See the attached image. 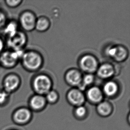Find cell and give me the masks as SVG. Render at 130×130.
<instances>
[{
    "label": "cell",
    "instance_id": "1",
    "mask_svg": "<svg viewBox=\"0 0 130 130\" xmlns=\"http://www.w3.org/2000/svg\"><path fill=\"white\" fill-rule=\"evenodd\" d=\"M25 52L24 49L4 50L0 54V66L6 69L14 68L21 60Z\"/></svg>",
    "mask_w": 130,
    "mask_h": 130
},
{
    "label": "cell",
    "instance_id": "2",
    "mask_svg": "<svg viewBox=\"0 0 130 130\" xmlns=\"http://www.w3.org/2000/svg\"><path fill=\"white\" fill-rule=\"evenodd\" d=\"M23 67L27 70L34 72L41 68L43 60L41 55L36 51H25L20 60Z\"/></svg>",
    "mask_w": 130,
    "mask_h": 130
},
{
    "label": "cell",
    "instance_id": "3",
    "mask_svg": "<svg viewBox=\"0 0 130 130\" xmlns=\"http://www.w3.org/2000/svg\"><path fill=\"white\" fill-rule=\"evenodd\" d=\"M52 83L50 78L44 74H40L34 78L32 87L37 94L44 95L51 91Z\"/></svg>",
    "mask_w": 130,
    "mask_h": 130
},
{
    "label": "cell",
    "instance_id": "4",
    "mask_svg": "<svg viewBox=\"0 0 130 130\" xmlns=\"http://www.w3.org/2000/svg\"><path fill=\"white\" fill-rule=\"evenodd\" d=\"M32 118V111L26 107H18L13 111L12 114V122L19 126L28 124L31 121Z\"/></svg>",
    "mask_w": 130,
    "mask_h": 130
},
{
    "label": "cell",
    "instance_id": "5",
    "mask_svg": "<svg viewBox=\"0 0 130 130\" xmlns=\"http://www.w3.org/2000/svg\"><path fill=\"white\" fill-rule=\"evenodd\" d=\"M27 42V37L25 32L19 30L14 35L7 38L5 45L11 50L24 49Z\"/></svg>",
    "mask_w": 130,
    "mask_h": 130
},
{
    "label": "cell",
    "instance_id": "6",
    "mask_svg": "<svg viewBox=\"0 0 130 130\" xmlns=\"http://www.w3.org/2000/svg\"><path fill=\"white\" fill-rule=\"evenodd\" d=\"M21 83V79L19 75L14 73H11L4 78L2 89L10 95L19 89Z\"/></svg>",
    "mask_w": 130,
    "mask_h": 130
},
{
    "label": "cell",
    "instance_id": "7",
    "mask_svg": "<svg viewBox=\"0 0 130 130\" xmlns=\"http://www.w3.org/2000/svg\"><path fill=\"white\" fill-rule=\"evenodd\" d=\"M37 19L33 12L26 10L20 15L18 22L23 30L26 32H30L35 29Z\"/></svg>",
    "mask_w": 130,
    "mask_h": 130
},
{
    "label": "cell",
    "instance_id": "8",
    "mask_svg": "<svg viewBox=\"0 0 130 130\" xmlns=\"http://www.w3.org/2000/svg\"><path fill=\"white\" fill-rule=\"evenodd\" d=\"M79 67L85 72L91 74L96 71L98 63L96 59L91 55H85L81 57L79 61Z\"/></svg>",
    "mask_w": 130,
    "mask_h": 130
},
{
    "label": "cell",
    "instance_id": "9",
    "mask_svg": "<svg viewBox=\"0 0 130 130\" xmlns=\"http://www.w3.org/2000/svg\"><path fill=\"white\" fill-rule=\"evenodd\" d=\"M106 54L116 61L122 62L127 58L128 53L124 47L118 45L107 47L106 50Z\"/></svg>",
    "mask_w": 130,
    "mask_h": 130
},
{
    "label": "cell",
    "instance_id": "10",
    "mask_svg": "<svg viewBox=\"0 0 130 130\" xmlns=\"http://www.w3.org/2000/svg\"><path fill=\"white\" fill-rule=\"evenodd\" d=\"M67 97L69 103L76 107L83 105L85 100L83 92L78 89L70 90L67 94Z\"/></svg>",
    "mask_w": 130,
    "mask_h": 130
},
{
    "label": "cell",
    "instance_id": "11",
    "mask_svg": "<svg viewBox=\"0 0 130 130\" xmlns=\"http://www.w3.org/2000/svg\"><path fill=\"white\" fill-rule=\"evenodd\" d=\"M46 103L47 101L44 95L36 94L31 97L29 99L28 108L32 111H41L45 107Z\"/></svg>",
    "mask_w": 130,
    "mask_h": 130
},
{
    "label": "cell",
    "instance_id": "12",
    "mask_svg": "<svg viewBox=\"0 0 130 130\" xmlns=\"http://www.w3.org/2000/svg\"><path fill=\"white\" fill-rule=\"evenodd\" d=\"M82 78L80 72L76 69H71L68 71L65 75L67 83L72 86H79L82 83Z\"/></svg>",
    "mask_w": 130,
    "mask_h": 130
},
{
    "label": "cell",
    "instance_id": "13",
    "mask_svg": "<svg viewBox=\"0 0 130 130\" xmlns=\"http://www.w3.org/2000/svg\"><path fill=\"white\" fill-rule=\"evenodd\" d=\"M86 96L88 100L91 103L98 104L102 102L104 94L100 88L97 87H92L88 90Z\"/></svg>",
    "mask_w": 130,
    "mask_h": 130
},
{
    "label": "cell",
    "instance_id": "14",
    "mask_svg": "<svg viewBox=\"0 0 130 130\" xmlns=\"http://www.w3.org/2000/svg\"><path fill=\"white\" fill-rule=\"evenodd\" d=\"M97 74L100 77L107 79L111 78L114 74L115 69L110 63H104L99 67L97 70Z\"/></svg>",
    "mask_w": 130,
    "mask_h": 130
},
{
    "label": "cell",
    "instance_id": "15",
    "mask_svg": "<svg viewBox=\"0 0 130 130\" xmlns=\"http://www.w3.org/2000/svg\"><path fill=\"white\" fill-rule=\"evenodd\" d=\"M19 25L18 21L14 20L8 21L4 28L2 29L3 34L6 38H8L14 35L19 31Z\"/></svg>",
    "mask_w": 130,
    "mask_h": 130
},
{
    "label": "cell",
    "instance_id": "16",
    "mask_svg": "<svg viewBox=\"0 0 130 130\" xmlns=\"http://www.w3.org/2000/svg\"><path fill=\"white\" fill-rule=\"evenodd\" d=\"M119 88L118 85L115 82L113 81H108L104 84L103 93L108 97H113L116 95L118 92Z\"/></svg>",
    "mask_w": 130,
    "mask_h": 130
},
{
    "label": "cell",
    "instance_id": "17",
    "mask_svg": "<svg viewBox=\"0 0 130 130\" xmlns=\"http://www.w3.org/2000/svg\"><path fill=\"white\" fill-rule=\"evenodd\" d=\"M96 109L99 114L103 117L109 116L112 112V107L107 101H102L98 104Z\"/></svg>",
    "mask_w": 130,
    "mask_h": 130
},
{
    "label": "cell",
    "instance_id": "18",
    "mask_svg": "<svg viewBox=\"0 0 130 130\" xmlns=\"http://www.w3.org/2000/svg\"><path fill=\"white\" fill-rule=\"evenodd\" d=\"M50 25L48 20L44 17H41L37 19L35 29L39 32H44L49 28Z\"/></svg>",
    "mask_w": 130,
    "mask_h": 130
},
{
    "label": "cell",
    "instance_id": "19",
    "mask_svg": "<svg viewBox=\"0 0 130 130\" xmlns=\"http://www.w3.org/2000/svg\"><path fill=\"white\" fill-rule=\"evenodd\" d=\"M94 80V77L92 74H88L82 78V81L80 85H79V90L85 89L86 87L90 85L93 83Z\"/></svg>",
    "mask_w": 130,
    "mask_h": 130
},
{
    "label": "cell",
    "instance_id": "20",
    "mask_svg": "<svg viewBox=\"0 0 130 130\" xmlns=\"http://www.w3.org/2000/svg\"><path fill=\"white\" fill-rule=\"evenodd\" d=\"M88 111L86 108L83 105L76 107L74 110V115L79 119H83L86 116Z\"/></svg>",
    "mask_w": 130,
    "mask_h": 130
},
{
    "label": "cell",
    "instance_id": "21",
    "mask_svg": "<svg viewBox=\"0 0 130 130\" xmlns=\"http://www.w3.org/2000/svg\"><path fill=\"white\" fill-rule=\"evenodd\" d=\"M10 95L3 89H0V107L7 105L10 99Z\"/></svg>",
    "mask_w": 130,
    "mask_h": 130
},
{
    "label": "cell",
    "instance_id": "22",
    "mask_svg": "<svg viewBox=\"0 0 130 130\" xmlns=\"http://www.w3.org/2000/svg\"><path fill=\"white\" fill-rule=\"evenodd\" d=\"M46 95V96L45 98L46 101L49 103L54 104L58 100L59 98L58 94L54 91H50Z\"/></svg>",
    "mask_w": 130,
    "mask_h": 130
},
{
    "label": "cell",
    "instance_id": "23",
    "mask_svg": "<svg viewBox=\"0 0 130 130\" xmlns=\"http://www.w3.org/2000/svg\"><path fill=\"white\" fill-rule=\"evenodd\" d=\"M5 3L8 7L10 8H15L18 7L23 2L21 0H6L5 1Z\"/></svg>",
    "mask_w": 130,
    "mask_h": 130
},
{
    "label": "cell",
    "instance_id": "24",
    "mask_svg": "<svg viewBox=\"0 0 130 130\" xmlns=\"http://www.w3.org/2000/svg\"><path fill=\"white\" fill-rule=\"evenodd\" d=\"M6 14L0 9V29H2L8 22Z\"/></svg>",
    "mask_w": 130,
    "mask_h": 130
},
{
    "label": "cell",
    "instance_id": "25",
    "mask_svg": "<svg viewBox=\"0 0 130 130\" xmlns=\"http://www.w3.org/2000/svg\"><path fill=\"white\" fill-rule=\"evenodd\" d=\"M5 46V42L2 37H0V54L4 50Z\"/></svg>",
    "mask_w": 130,
    "mask_h": 130
},
{
    "label": "cell",
    "instance_id": "26",
    "mask_svg": "<svg viewBox=\"0 0 130 130\" xmlns=\"http://www.w3.org/2000/svg\"><path fill=\"white\" fill-rule=\"evenodd\" d=\"M16 130V129H11V130Z\"/></svg>",
    "mask_w": 130,
    "mask_h": 130
}]
</instances>
